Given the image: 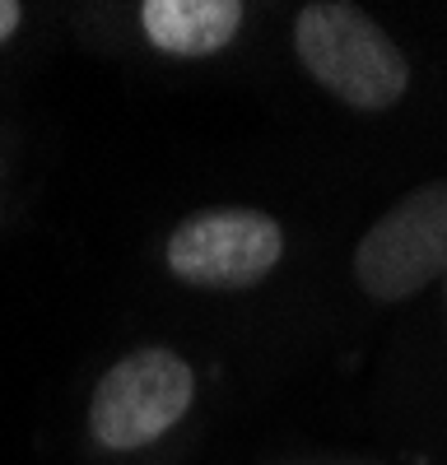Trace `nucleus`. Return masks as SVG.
<instances>
[{
	"label": "nucleus",
	"instance_id": "obj_4",
	"mask_svg": "<svg viewBox=\"0 0 447 465\" xmlns=\"http://www.w3.org/2000/svg\"><path fill=\"white\" fill-rule=\"evenodd\" d=\"M284 256V232L271 214L224 205L182 219L168 238V270L196 289H247Z\"/></svg>",
	"mask_w": 447,
	"mask_h": 465
},
{
	"label": "nucleus",
	"instance_id": "obj_3",
	"mask_svg": "<svg viewBox=\"0 0 447 465\" xmlns=\"http://www.w3.org/2000/svg\"><path fill=\"white\" fill-rule=\"evenodd\" d=\"M196 381L186 359L173 349H135L122 363H112L94 391L89 429L112 451H140L159 442L173 423L192 410Z\"/></svg>",
	"mask_w": 447,
	"mask_h": 465
},
{
	"label": "nucleus",
	"instance_id": "obj_1",
	"mask_svg": "<svg viewBox=\"0 0 447 465\" xmlns=\"http://www.w3.org/2000/svg\"><path fill=\"white\" fill-rule=\"evenodd\" d=\"M298 61L313 80L359 112H387L410 89L401 47L345 0H317L293 24Z\"/></svg>",
	"mask_w": 447,
	"mask_h": 465
},
{
	"label": "nucleus",
	"instance_id": "obj_6",
	"mask_svg": "<svg viewBox=\"0 0 447 465\" xmlns=\"http://www.w3.org/2000/svg\"><path fill=\"white\" fill-rule=\"evenodd\" d=\"M19 19H24V5H15V0H0V43L19 28Z\"/></svg>",
	"mask_w": 447,
	"mask_h": 465
},
{
	"label": "nucleus",
	"instance_id": "obj_5",
	"mask_svg": "<svg viewBox=\"0 0 447 465\" xmlns=\"http://www.w3.org/2000/svg\"><path fill=\"white\" fill-rule=\"evenodd\" d=\"M238 0H144V37L168 56H210L233 43L243 28Z\"/></svg>",
	"mask_w": 447,
	"mask_h": 465
},
{
	"label": "nucleus",
	"instance_id": "obj_2",
	"mask_svg": "<svg viewBox=\"0 0 447 465\" xmlns=\"http://www.w3.org/2000/svg\"><path fill=\"white\" fill-rule=\"evenodd\" d=\"M447 270V177L410 191L354 247V280L368 298L401 302Z\"/></svg>",
	"mask_w": 447,
	"mask_h": 465
}]
</instances>
